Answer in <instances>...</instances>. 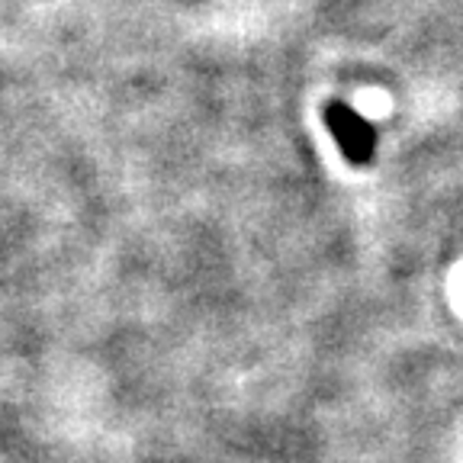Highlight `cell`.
Instances as JSON below:
<instances>
[{"instance_id":"1","label":"cell","mask_w":463,"mask_h":463,"mask_svg":"<svg viewBox=\"0 0 463 463\" xmlns=\"http://www.w3.org/2000/svg\"><path fill=\"white\" fill-rule=\"evenodd\" d=\"M326 123L332 129V136L338 138L341 152H345V158L351 165H367L373 158L376 132L357 109H351L347 103H328Z\"/></svg>"}]
</instances>
